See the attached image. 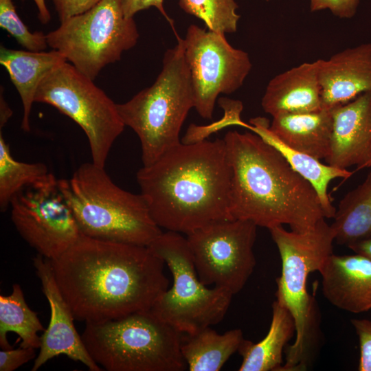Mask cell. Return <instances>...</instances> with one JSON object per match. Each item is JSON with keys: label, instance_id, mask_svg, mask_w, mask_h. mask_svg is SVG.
I'll return each instance as SVG.
<instances>
[{"label": "cell", "instance_id": "cell-7", "mask_svg": "<svg viewBox=\"0 0 371 371\" xmlns=\"http://www.w3.org/2000/svg\"><path fill=\"white\" fill-rule=\"evenodd\" d=\"M164 56L155 82L125 103L117 104L125 126L138 136L143 166L151 165L181 144L179 133L194 107L190 71L185 59L183 38Z\"/></svg>", "mask_w": 371, "mask_h": 371}, {"label": "cell", "instance_id": "cell-10", "mask_svg": "<svg viewBox=\"0 0 371 371\" xmlns=\"http://www.w3.org/2000/svg\"><path fill=\"white\" fill-rule=\"evenodd\" d=\"M34 101L52 105L78 124L88 138L92 162L104 168L125 125L117 104L93 80L65 62L43 79Z\"/></svg>", "mask_w": 371, "mask_h": 371}, {"label": "cell", "instance_id": "cell-21", "mask_svg": "<svg viewBox=\"0 0 371 371\" xmlns=\"http://www.w3.org/2000/svg\"><path fill=\"white\" fill-rule=\"evenodd\" d=\"M250 122L254 126L249 128L279 151L291 167L311 184L318 196L325 218H333L336 207L328 194L329 183L337 178L346 179L352 172L322 164L319 159L285 144L270 131L269 121L264 117L251 119Z\"/></svg>", "mask_w": 371, "mask_h": 371}, {"label": "cell", "instance_id": "cell-35", "mask_svg": "<svg viewBox=\"0 0 371 371\" xmlns=\"http://www.w3.org/2000/svg\"><path fill=\"white\" fill-rule=\"evenodd\" d=\"M12 115V111L8 106V104L6 103L3 95H2V91H1L0 97V128L1 130L11 115Z\"/></svg>", "mask_w": 371, "mask_h": 371}, {"label": "cell", "instance_id": "cell-24", "mask_svg": "<svg viewBox=\"0 0 371 371\" xmlns=\"http://www.w3.org/2000/svg\"><path fill=\"white\" fill-rule=\"evenodd\" d=\"M333 218L335 241L339 245L371 236V172L341 199Z\"/></svg>", "mask_w": 371, "mask_h": 371}, {"label": "cell", "instance_id": "cell-9", "mask_svg": "<svg viewBox=\"0 0 371 371\" xmlns=\"http://www.w3.org/2000/svg\"><path fill=\"white\" fill-rule=\"evenodd\" d=\"M138 38L135 21L124 16L122 0H101L86 12L60 21L46 34L48 47L92 80L133 47Z\"/></svg>", "mask_w": 371, "mask_h": 371}, {"label": "cell", "instance_id": "cell-34", "mask_svg": "<svg viewBox=\"0 0 371 371\" xmlns=\"http://www.w3.org/2000/svg\"><path fill=\"white\" fill-rule=\"evenodd\" d=\"M355 253L363 255L371 260V236L347 246Z\"/></svg>", "mask_w": 371, "mask_h": 371}, {"label": "cell", "instance_id": "cell-30", "mask_svg": "<svg viewBox=\"0 0 371 371\" xmlns=\"http://www.w3.org/2000/svg\"><path fill=\"white\" fill-rule=\"evenodd\" d=\"M359 0H311L312 12L329 10L341 19H350L357 12Z\"/></svg>", "mask_w": 371, "mask_h": 371}, {"label": "cell", "instance_id": "cell-26", "mask_svg": "<svg viewBox=\"0 0 371 371\" xmlns=\"http://www.w3.org/2000/svg\"><path fill=\"white\" fill-rule=\"evenodd\" d=\"M44 330L37 313L27 306L19 284H13L10 295H0V346L2 349L12 348L7 338L10 332L19 335L21 340L20 346L40 348L41 340L38 333Z\"/></svg>", "mask_w": 371, "mask_h": 371}, {"label": "cell", "instance_id": "cell-2", "mask_svg": "<svg viewBox=\"0 0 371 371\" xmlns=\"http://www.w3.org/2000/svg\"><path fill=\"white\" fill-rule=\"evenodd\" d=\"M150 214L168 231L186 235L232 219V168L223 139L181 143L136 175Z\"/></svg>", "mask_w": 371, "mask_h": 371}, {"label": "cell", "instance_id": "cell-6", "mask_svg": "<svg viewBox=\"0 0 371 371\" xmlns=\"http://www.w3.org/2000/svg\"><path fill=\"white\" fill-rule=\"evenodd\" d=\"M183 333L150 310L87 322L81 335L93 361L108 371H183Z\"/></svg>", "mask_w": 371, "mask_h": 371}, {"label": "cell", "instance_id": "cell-18", "mask_svg": "<svg viewBox=\"0 0 371 371\" xmlns=\"http://www.w3.org/2000/svg\"><path fill=\"white\" fill-rule=\"evenodd\" d=\"M261 104L272 117L323 109L318 60L304 63L273 77L266 87Z\"/></svg>", "mask_w": 371, "mask_h": 371}, {"label": "cell", "instance_id": "cell-5", "mask_svg": "<svg viewBox=\"0 0 371 371\" xmlns=\"http://www.w3.org/2000/svg\"><path fill=\"white\" fill-rule=\"evenodd\" d=\"M277 246L281 275L277 278L276 300L289 311L295 325L296 338L286 348L285 363L280 371L306 370L317 342L318 313L313 297L307 291L311 273L318 271L332 254L335 233L320 219L311 230L287 231L283 225L268 229Z\"/></svg>", "mask_w": 371, "mask_h": 371}, {"label": "cell", "instance_id": "cell-29", "mask_svg": "<svg viewBox=\"0 0 371 371\" xmlns=\"http://www.w3.org/2000/svg\"><path fill=\"white\" fill-rule=\"evenodd\" d=\"M351 324L359 339L360 358L359 371H371V321L353 319Z\"/></svg>", "mask_w": 371, "mask_h": 371}, {"label": "cell", "instance_id": "cell-27", "mask_svg": "<svg viewBox=\"0 0 371 371\" xmlns=\"http://www.w3.org/2000/svg\"><path fill=\"white\" fill-rule=\"evenodd\" d=\"M179 5L203 21L210 30L225 34L237 30L240 16L235 0H179Z\"/></svg>", "mask_w": 371, "mask_h": 371}, {"label": "cell", "instance_id": "cell-16", "mask_svg": "<svg viewBox=\"0 0 371 371\" xmlns=\"http://www.w3.org/2000/svg\"><path fill=\"white\" fill-rule=\"evenodd\" d=\"M317 60L323 108L333 109L371 92V43Z\"/></svg>", "mask_w": 371, "mask_h": 371}, {"label": "cell", "instance_id": "cell-20", "mask_svg": "<svg viewBox=\"0 0 371 371\" xmlns=\"http://www.w3.org/2000/svg\"><path fill=\"white\" fill-rule=\"evenodd\" d=\"M65 62V57L55 49L47 52L1 47L0 63L7 70L22 101L21 128L24 131H30V117L38 85L53 69Z\"/></svg>", "mask_w": 371, "mask_h": 371}, {"label": "cell", "instance_id": "cell-23", "mask_svg": "<svg viewBox=\"0 0 371 371\" xmlns=\"http://www.w3.org/2000/svg\"><path fill=\"white\" fill-rule=\"evenodd\" d=\"M239 328L219 334L210 326L183 333L181 351L190 371H219L243 340Z\"/></svg>", "mask_w": 371, "mask_h": 371}, {"label": "cell", "instance_id": "cell-28", "mask_svg": "<svg viewBox=\"0 0 371 371\" xmlns=\"http://www.w3.org/2000/svg\"><path fill=\"white\" fill-rule=\"evenodd\" d=\"M0 27L27 50L41 52L48 47L46 34L31 32L18 15L12 0H0Z\"/></svg>", "mask_w": 371, "mask_h": 371}, {"label": "cell", "instance_id": "cell-3", "mask_svg": "<svg viewBox=\"0 0 371 371\" xmlns=\"http://www.w3.org/2000/svg\"><path fill=\"white\" fill-rule=\"evenodd\" d=\"M223 139L232 168V219L267 229L287 225L304 232L325 218L311 184L260 136L232 131Z\"/></svg>", "mask_w": 371, "mask_h": 371}, {"label": "cell", "instance_id": "cell-33", "mask_svg": "<svg viewBox=\"0 0 371 371\" xmlns=\"http://www.w3.org/2000/svg\"><path fill=\"white\" fill-rule=\"evenodd\" d=\"M122 7L126 18H133L138 12L155 7L173 27V21L164 9V0H122Z\"/></svg>", "mask_w": 371, "mask_h": 371}, {"label": "cell", "instance_id": "cell-1", "mask_svg": "<svg viewBox=\"0 0 371 371\" xmlns=\"http://www.w3.org/2000/svg\"><path fill=\"white\" fill-rule=\"evenodd\" d=\"M75 319L102 322L150 310L168 289L165 262L147 246L83 234L50 260Z\"/></svg>", "mask_w": 371, "mask_h": 371}, {"label": "cell", "instance_id": "cell-19", "mask_svg": "<svg viewBox=\"0 0 371 371\" xmlns=\"http://www.w3.org/2000/svg\"><path fill=\"white\" fill-rule=\"evenodd\" d=\"M270 131L285 144L319 160L330 150L333 131L331 109L291 113L273 117Z\"/></svg>", "mask_w": 371, "mask_h": 371}, {"label": "cell", "instance_id": "cell-13", "mask_svg": "<svg viewBox=\"0 0 371 371\" xmlns=\"http://www.w3.org/2000/svg\"><path fill=\"white\" fill-rule=\"evenodd\" d=\"M11 220L20 236L49 260H55L81 236L74 214L55 184L27 188L10 202Z\"/></svg>", "mask_w": 371, "mask_h": 371}, {"label": "cell", "instance_id": "cell-31", "mask_svg": "<svg viewBox=\"0 0 371 371\" xmlns=\"http://www.w3.org/2000/svg\"><path fill=\"white\" fill-rule=\"evenodd\" d=\"M35 348L19 346L0 351V371H14L36 356Z\"/></svg>", "mask_w": 371, "mask_h": 371}, {"label": "cell", "instance_id": "cell-22", "mask_svg": "<svg viewBox=\"0 0 371 371\" xmlns=\"http://www.w3.org/2000/svg\"><path fill=\"white\" fill-rule=\"evenodd\" d=\"M295 325L288 308L276 300L272 304V317L266 336L254 343L243 339L238 352L242 357L239 371H279L284 347L293 337Z\"/></svg>", "mask_w": 371, "mask_h": 371}, {"label": "cell", "instance_id": "cell-32", "mask_svg": "<svg viewBox=\"0 0 371 371\" xmlns=\"http://www.w3.org/2000/svg\"><path fill=\"white\" fill-rule=\"evenodd\" d=\"M60 21L91 9L101 0H51Z\"/></svg>", "mask_w": 371, "mask_h": 371}, {"label": "cell", "instance_id": "cell-8", "mask_svg": "<svg viewBox=\"0 0 371 371\" xmlns=\"http://www.w3.org/2000/svg\"><path fill=\"white\" fill-rule=\"evenodd\" d=\"M147 247L165 262L173 278L172 287L155 300L150 311L182 333H194L219 323L229 309L233 295L202 283L186 238L168 231Z\"/></svg>", "mask_w": 371, "mask_h": 371}, {"label": "cell", "instance_id": "cell-15", "mask_svg": "<svg viewBox=\"0 0 371 371\" xmlns=\"http://www.w3.org/2000/svg\"><path fill=\"white\" fill-rule=\"evenodd\" d=\"M331 110L333 131L326 163L341 169L368 168L371 161V92Z\"/></svg>", "mask_w": 371, "mask_h": 371}, {"label": "cell", "instance_id": "cell-36", "mask_svg": "<svg viewBox=\"0 0 371 371\" xmlns=\"http://www.w3.org/2000/svg\"><path fill=\"white\" fill-rule=\"evenodd\" d=\"M38 10V19L43 24L47 23L51 19L49 11L45 0H33Z\"/></svg>", "mask_w": 371, "mask_h": 371}, {"label": "cell", "instance_id": "cell-12", "mask_svg": "<svg viewBox=\"0 0 371 371\" xmlns=\"http://www.w3.org/2000/svg\"><path fill=\"white\" fill-rule=\"evenodd\" d=\"M194 94V108L204 119H211L217 97L237 91L249 74L248 54L234 48L225 34L190 25L183 39Z\"/></svg>", "mask_w": 371, "mask_h": 371}, {"label": "cell", "instance_id": "cell-25", "mask_svg": "<svg viewBox=\"0 0 371 371\" xmlns=\"http://www.w3.org/2000/svg\"><path fill=\"white\" fill-rule=\"evenodd\" d=\"M58 179L43 163L16 160L9 144L0 132V210L5 212L13 197L27 188H43L56 183Z\"/></svg>", "mask_w": 371, "mask_h": 371}, {"label": "cell", "instance_id": "cell-11", "mask_svg": "<svg viewBox=\"0 0 371 371\" xmlns=\"http://www.w3.org/2000/svg\"><path fill=\"white\" fill-rule=\"evenodd\" d=\"M257 225L240 219L216 221L186 239L199 280L231 293L240 292L256 265L254 245Z\"/></svg>", "mask_w": 371, "mask_h": 371}, {"label": "cell", "instance_id": "cell-38", "mask_svg": "<svg viewBox=\"0 0 371 371\" xmlns=\"http://www.w3.org/2000/svg\"><path fill=\"white\" fill-rule=\"evenodd\" d=\"M266 1H270V0H266Z\"/></svg>", "mask_w": 371, "mask_h": 371}, {"label": "cell", "instance_id": "cell-17", "mask_svg": "<svg viewBox=\"0 0 371 371\" xmlns=\"http://www.w3.org/2000/svg\"><path fill=\"white\" fill-rule=\"evenodd\" d=\"M319 272L326 299L337 308L352 313L371 310V260L355 253L332 254Z\"/></svg>", "mask_w": 371, "mask_h": 371}, {"label": "cell", "instance_id": "cell-4", "mask_svg": "<svg viewBox=\"0 0 371 371\" xmlns=\"http://www.w3.org/2000/svg\"><path fill=\"white\" fill-rule=\"evenodd\" d=\"M58 188L86 236L148 246L162 233L142 195L120 188L92 161L58 179Z\"/></svg>", "mask_w": 371, "mask_h": 371}, {"label": "cell", "instance_id": "cell-14", "mask_svg": "<svg viewBox=\"0 0 371 371\" xmlns=\"http://www.w3.org/2000/svg\"><path fill=\"white\" fill-rule=\"evenodd\" d=\"M33 265L51 314L49 325L41 336L40 351L31 371H37L49 359L60 355L82 363L91 371L102 370L89 354L76 330L75 318L56 282L50 260L38 254L33 258Z\"/></svg>", "mask_w": 371, "mask_h": 371}, {"label": "cell", "instance_id": "cell-37", "mask_svg": "<svg viewBox=\"0 0 371 371\" xmlns=\"http://www.w3.org/2000/svg\"><path fill=\"white\" fill-rule=\"evenodd\" d=\"M371 166V161L370 162V164H368V167H370Z\"/></svg>", "mask_w": 371, "mask_h": 371}]
</instances>
